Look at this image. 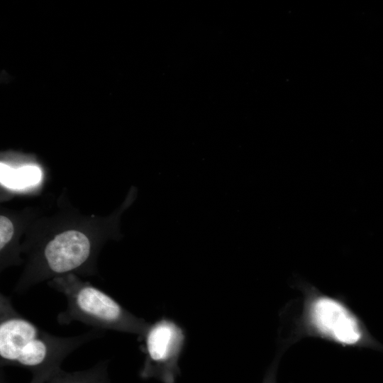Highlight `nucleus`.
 Masks as SVG:
<instances>
[{
	"label": "nucleus",
	"mask_w": 383,
	"mask_h": 383,
	"mask_svg": "<svg viewBox=\"0 0 383 383\" xmlns=\"http://www.w3.org/2000/svg\"><path fill=\"white\" fill-rule=\"evenodd\" d=\"M48 284L62 294L67 300L65 310L57 316L60 325L78 321L96 329L139 337L150 323L126 309L107 293L72 274L55 277Z\"/></svg>",
	"instance_id": "obj_2"
},
{
	"label": "nucleus",
	"mask_w": 383,
	"mask_h": 383,
	"mask_svg": "<svg viewBox=\"0 0 383 383\" xmlns=\"http://www.w3.org/2000/svg\"><path fill=\"white\" fill-rule=\"evenodd\" d=\"M138 338L144 354L140 378L175 383L180 374L179 360L186 341L183 328L174 320L163 317L150 323Z\"/></svg>",
	"instance_id": "obj_3"
},
{
	"label": "nucleus",
	"mask_w": 383,
	"mask_h": 383,
	"mask_svg": "<svg viewBox=\"0 0 383 383\" xmlns=\"http://www.w3.org/2000/svg\"><path fill=\"white\" fill-rule=\"evenodd\" d=\"M1 183L11 189H23L35 185L41 179L39 167L26 165L13 169L4 162L0 163Z\"/></svg>",
	"instance_id": "obj_7"
},
{
	"label": "nucleus",
	"mask_w": 383,
	"mask_h": 383,
	"mask_svg": "<svg viewBox=\"0 0 383 383\" xmlns=\"http://www.w3.org/2000/svg\"><path fill=\"white\" fill-rule=\"evenodd\" d=\"M309 320L316 331L340 344H370L372 340L359 319L344 304L326 296L314 299L308 309Z\"/></svg>",
	"instance_id": "obj_4"
},
{
	"label": "nucleus",
	"mask_w": 383,
	"mask_h": 383,
	"mask_svg": "<svg viewBox=\"0 0 383 383\" xmlns=\"http://www.w3.org/2000/svg\"><path fill=\"white\" fill-rule=\"evenodd\" d=\"M14 233L13 225L10 219L0 216V249L4 250L11 240Z\"/></svg>",
	"instance_id": "obj_8"
},
{
	"label": "nucleus",
	"mask_w": 383,
	"mask_h": 383,
	"mask_svg": "<svg viewBox=\"0 0 383 383\" xmlns=\"http://www.w3.org/2000/svg\"><path fill=\"white\" fill-rule=\"evenodd\" d=\"M87 236L78 231L62 232L44 247L42 260L48 274H65L84 266L91 255Z\"/></svg>",
	"instance_id": "obj_5"
},
{
	"label": "nucleus",
	"mask_w": 383,
	"mask_h": 383,
	"mask_svg": "<svg viewBox=\"0 0 383 383\" xmlns=\"http://www.w3.org/2000/svg\"><path fill=\"white\" fill-rule=\"evenodd\" d=\"M262 383H276V367L274 365L269 370Z\"/></svg>",
	"instance_id": "obj_9"
},
{
	"label": "nucleus",
	"mask_w": 383,
	"mask_h": 383,
	"mask_svg": "<svg viewBox=\"0 0 383 383\" xmlns=\"http://www.w3.org/2000/svg\"><path fill=\"white\" fill-rule=\"evenodd\" d=\"M108 365L109 360H103L89 369L72 372L60 368L30 383H111Z\"/></svg>",
	"instance_id": "obj_6"
},
{
	"label": "nucleus",
	"mask_w": 383,
	"mask_h": 383,
	"mask_svg": "<svg viewBox=\"0 0 383 383\" xmlns=\"http://www.w3.org/2000/svg\"><path fill=\"white\" fill-rule=\"evenodd\" d=\"M104 334V330L60 337L50 334L20 314L10 296L0 294V365L29 370L32 379L57 369L63 360L82 345Z\"/></svg>",
	"instance_id": "obj_1"
}]
</instances>
